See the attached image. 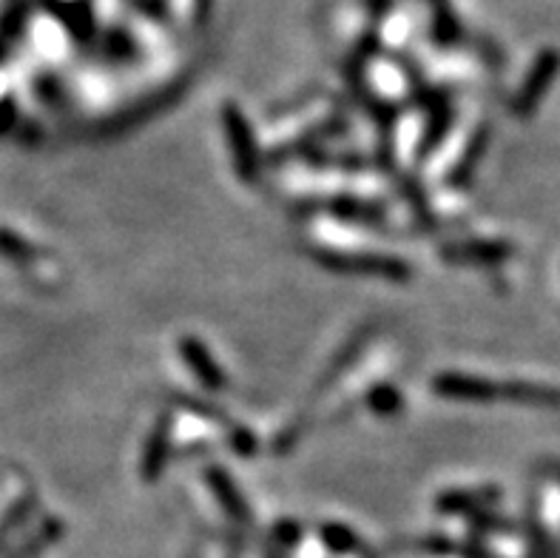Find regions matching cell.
Returning <instances> with one entry per match:
<instances>
[{"label": "cell", "instance_id": "6da1fadb", "mask_svg": "<svg viewBox=\"0 0 560 558\" xmlns=\"http://www.w3.org/2000/svg\"><path fill=\"white\" fill-rule=\"evenodd\" d=\"M316 263L333 274H350V277H381L404 282L410 279V265L395 257L381 254H348V251H316Z\"/></svg>", "mask_w": 560, "mask_h": 558}, {"label": "cell", "instance_id": "7a4b0ae2", "mask_svg": "<svg viewBox=\"0 0 560 558\" xmlns=\"http://www.w3.org/2000/svg\"><path fill=\"white\" fill-rule=\"evenodd\" d=\"M222 129H226L228 148H231L233 169L240 174L242 183H256L259 177V151H256V140L245 114L236 104H226L222 109Z\"/></svg>", "mask_w": 560, "mask_h": 558}, {"label": "cell", "instance_id": "3957f363", "mask_svg": "<svg viewBox=\"0 0 560 558\" xmlns=\"http://www.w3.org/2000/svg\"><path fill=\"white\" fill-rule=\"evenodd\" d=\"M168 453H171V416H160L151 434H148L143 456H139V476H143V482L154 485L166 473Z\"/></svg>", "mask_w": 560, "mask_h": 558}, {"label": "cell", "instance_id": "277c9868", "mask_svg": "<svg viewBox=\"0 0 560 558\" xmlns=\"http://www.w3.org/2000/svg\"><path fill=\"white\" fill-rule=\"evenodd\" d=\"M180 356L182 362L194 371V376H197L205 388L208 390L226 388V374H222V367H219V362L214 360L211 351H208L197 337L180 339Z\"/></svg>", "mask_w": 560, "mask_h": 558}, {"label": "cell", "instance_id": "5b68a950", "mask_svg": "<svg viewBox=\"0 0 560 558\" xmlns=\"http://www.w3.org/2000/svg\"><path fill=\"white\" fill-rule=\"evenodd\" d=\"M205 482H208V487L214 490L217 501L222 505V510L231 515L233 522H240V524L251 522V510H247L245 499H242V493L236 490V482H233V478L228 476L222 468H217V464L205 468Z\"/></svg>", "mask_w": 560, "mask_h": 558}, {"label": "cell", "instance_id": "8992f818", "mask_svg": "<svg viewBox=\"0 0 560 558\" xmlns=\"http://www.w3.org/2000/svg\"><path fill=\"white\" fill-rule=\"evenodd\" d=\"M46 7L54 12L63 26L69 29V35H74L77 40H86V37L95 35V15L86 3H69V0H46Z\"/></svg>", "mask_w": 560, "mask_h": 558}, {"label": "cell", "instance_id": "52a82bcc", "mask_svg": "<svg viewBox=\"0 0 560 558\" xmlns=\"http://www.w3.org/2000/svg\"><path fill=\"white\" fill-rule=\"evenodd\" d=\"M555 69H558V52L540 54V60L535 63V69H532L529 81H526L524 92H521V97H518V106H521V109H524V106L535 104V97H538L540 88L549 83V77L555 74Z\"/></svg>", "mask_w": 560, "mask_h": 558}, {"label": "cell", "instance_id": "ba28073f", "mask_svg": "<svg viewBox=\"0 0 560 558\" xmlns=\"http://www.w3.org/2000/svg\"><path fill=\"white\" fill-rule=\"evenodd\" d=\"M330 211L333 217H342V220H358V222H379L385 220V211L379 206H370V203H362V199H333L330 203Z\"/></svg>", "mask_w": 560, "mask_h": 558}, {"label": "cell", "instance_id": "9c48e42d", "mask_svg": "<svg viewBox=\"0 0 560 558\" xmlns=\"http://www.w3.org/2000/svg\"><path fill=\"white\" fill-rule=\"evenodd\" d=\"M501 254V248H495V245H466V243H459V245H447L445 248V257L450 259V263H480L487 257H498Z\"/></svg>", "mask_w": 560, "mask_h": 558}, {"label": "cell", "instance_id": "30bf717a", "mask_svg": "<svg viewBox=\"0 0 560 558\" xmlns=\"http://www.w3.org/2000/svg\"><path fill=\"white\" fill-rule=\"evenodd\" d=\"M367 408L379 416H395L401 411V393L390 385H381L367 397Z\"/></svg>", "mask_w": 560, "mask_h": 558}, {"label": "cell", "instance_id": "8fae6325", "mask_svg": "<svg viewBox=\"0 0 560 558\" xmlns=\"http://www.w3.org/2000/svg\"><path fill=\"white\" fill-rule=\"evenodd\" d=\"M459 32H461L459 21H455V15L447 9V3H438L436 17H433V37H436L438 44L447 46L459 37Z\"/></svg>", "mask_w": 560, "mask_h": 558}, {"label": "cell", "instance_id": "7c38bea8", "mask_svg": "<svg viewBox=\"0 0 560 558\" xmlns=\"http://www.w3.org/2000/svg\"><path fill=\"white\" fill-rule=\"evenodd\" d=\"M106 54H111V58L117 60H129L134 54L132 37L125 35L123 29H111L109 35H106Z\"/></svg>", "mask_w": 560, "mask_h": 558}, {"label": "cell", "instance_id": "4fadbf2b", "mask_svg": "<svg viewBox=\"0 0 560 558\" xmlns=\"http://www.w3.org/2000/svg\"><path fill=\"white\" fill-rule=\"evenodd\" d=\"M321 536H325V542H328L333 550H353L358 544L356 536H353L348 527H339V524H328V527L321 530Z\"/></svg>", "mask_w": 560, "mask_h": 558}, {"label": "cell", "instance_id": "5bb4252c", "mask_svg": "<svg viewBox=\"0 0 560 558\" xmlns=\"http://www.w3.org/2000/svg\"><path fill=\"white\" fill-rule=\"evenodd\" d=\"M390 7H393V0H367V9H370V15L379 21V17H385L387 12H390Z\"/></svg>", "mask_w": 560, "mask_h": 558}, {"label": "cell", "instance_id": "9a60e30c", "mask_svg": "<svg viewBox=\"0 0 560 558\" xmlns=\"http://www.w3.org/2000/svg\"><path fill=\"white\" fill-rule=\"evenodd\" d=\"M211 3L214 0H194V17H197V23H205V17H211Z\"/></svg>", "mask_w": 560, "mask_h": 558}, {"label": "cell", "instance_id": "2e32d148", "mask_svg": "<svg viewBox=\"0 0 560 558\" xmlns=\"http://www.w3.org/2000/svg\"><path fill=\"white\" fill-rule=\"evenodd\" d=\"M433 3H436V7H438V3H445V0H433Z\"/></svg>", "mask_w": 560, "mask_h": 558}]
</instances>
